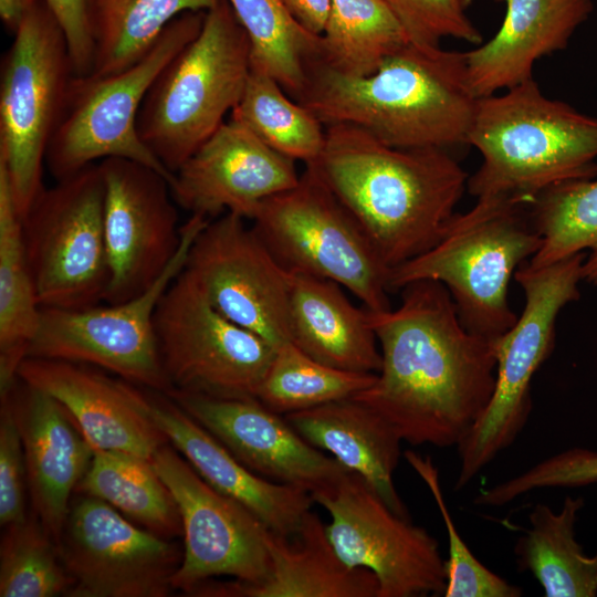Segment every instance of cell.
Returning <instances> with one entry per match:
<instances>
[{
    "label": "cell",
    "mask_w": 597,
    "mask_h": 597,
    "mask_svg": "<svg viewBox=\"0 0 597 597\" xmlns=\"http://www.w3.org/2000/svg\"><path fill=\"white\" fill-rule=\"evenodd\" d=\"M409 43L384 0H332L316 61L343 75L364 77Z\"/></svg>",
    "instance_id": "obj_32"
},
{
    "label": "cell",
    "mask_w": 597,
    "mask_h": 597,
    "mask_svg": "<svg viewBox=\"0 0 597 597\" xmlns=\"http://www.w3.org/2000/svg\"><path fill=\"white\" fill-rule=\"evenodd\" d=\"M289 273L291 343L325 365L377 374L381 355L368 311L356 307L334 281Z\"/></svg>",
    "instance_id": "obj_27"
},
{
    "label": "cell",
    "mask_w": 597,
    "mask_h": 597,
    "mask_svg": "<svg viewBox=\"0 0 597 597\" xmlns=\"http://www.w3.org/2000/svg\"><path fill=\"white\" fill-rule=\"evenodd\" d=\"M27 465L20 430L8 397L0 412V524L6 527L27 519Z\"/></svg>",
    "instance_id": "obj_41"
},
{
    "label": "cell",
    "mask_w": 597,
    "mask_h": 597,
    "mask_svg": "<svg viewBox=\"0 0 597 597\" xmlns=\"http://www.w3.org/2000/svg\"><path fill=\"white\" fill-rule=\"evenodd\" d=\"M300 175L293 159L230 118L175 172L170 190L190 214L251 220L262 201L294 187Z\"/></svg>",
    "instance_id": "obj_20"
},
{
    "label": "cell",
    "mask_w": 597,
    "mask_h": 597,
    "mask_svg": "<svg viewBox=\"0 0 597 597\" xmlns=\"http://www.w3.org/2000/svg\"><path fill=\"white\" fill-rule=\"evenodd\" d=\"M541 244L530 205L478 198L470 210L452 214L432 247L389 272V290L421 280L439 282L465 328L494 342L517 320L509 304V283Z\"/></svg>",
    "instance_id": "obj_5"
},
{
    "label": "cell",
    "mask_w": 597,
    "mask_h": 597,
    "mask_svg": "<svg viewBox=\"0 0 597 597\" xmlns=\"http://www.w3.org/2000/svg\"><path fill=\"white\" fill-rule=\"evenodd\" d=\"M404 28L409 42L440 46L443 38L471 44L481 42V33L464 13L458 0H384Z\"/></svg>",
    "instance_id": "obj_40"
},
{
    "label": "cell",
    "mask_w": 597,
    "mask_h": 597,
    "mask_svg": "<svg viewBox=\"0 0 597 597\" xmlns=\"http://www.w3.org/2000/svg\"><path fill=\"white\" fill-rule=\"evenodd\" d=\"M293 18L308 32L322 35L332 0H282Z\"/></svg>",
    "instance_id": "obj_43"
},
{
    "label": "cell",
    "mask_w": 597,
    "mask_h": 597,
    "mask_svg": "<svg viewBox=\"0 0 597 597\" xmlns=\"http://www.w3.org/2000/svg\"><path fill=\"white\" fill-rule=\"evenodd\" d=\"M57 547L70 597H165L182 558L176 544L86 494L71 505Z\"/></svg>",
    "instance_id": "obj_15"
},
{
    "label": "cell",
    "mask_w": 597,
    "mask_h": 597,
    "mask_svg": "<svg viewBox=\"0 0 597 597\" xmlns=\"http://www.w3.org/2000/svg\"><path fill=\"white\" fill-rule=\"evenodd\" d=\"M399 291L398 307L367 310L381 367L354 398L381 415L402 441L457 447L492 397L493 342L465 328L441 283L421 280Z\"/></svg>",
    "instance_id": "obj_1"
},
{
    "label": "cell",
    "mask_w": 597,
    "mask_h": 597,
    "mask_svg": "<svg viewBox=\"0 0 597 597\" xmlns=\"http://www.w3.org/2000/svg\"><path fill=\"white\" fill-rule=\"evenodd\" d=\"M76 489L81 494L108 503L161 537L182 534L175 499L150 460L125 452L94 450Z\"/></svg>",
    "instance_id": "obj_31"
},
{
    "label": "cell",
    "mask_w": 597,
    "mask_h": 597,
    "mask_svg": "<svg viewBox=\"0 0 597 597\" xmlns=\"http://www.w3.org/2000/svg\"><path fill=\"white\" fill-rule=\"evenodd\" d=\"M250 42L251 70L272 76L297 100L308 66L321 54V35L304 29L282 0H228Z\"/></svg>",
    "instance_id": "obj_33"
},
{
    "label": "cell",
    "mask_w": 597,
    "mask_h": 597,
    "mask_svg": "<svg viewBox=\"0 0 597 597\" xmlns=\"http://www.w3.org/2000/svg\"><path fill=\"white\" fill-rule=\"evenodd\" d=\"M467 145L482 161L467 189L531 205L559 184L597 177V117L547 97L534 78L478 98Z\"/></svg>",
    "instance_id": "obj_4"
},
{
    "label": "cell",
    "mask_w": 597,
    "mask_h": 597,
    "mask_svg": "<svg viewBox=\"0 0 597 597\" xmlns=\"http://www.w3.org/2000/svg\"><path fill=\"white\" fill-rule=\"evenodd\" d=\"M376 376L325 365L287 342L275 348L255 398L271 410L285 416L354 398L370 387Z\"/></svg>",
    "instance_id": "obj_36"
},
{
    "label": "cell",
    "mask_w": 597,
    "mask_h": 597,
    "mask_svg": "<svg viewBox=\"0 0 597 597\" xmlns=\"http://www.w3.org/2000/svg\"><path fill=\"white\" fill-rule=\"evenodd\" d=\"M325 136L314 165L389 271L438 241L469 179L449 150L389 146L347 124Z\"/></svg>",
    "instance_id": "obj_2"
},
{
    "label": "cell",
    "mask_w": 597,
    "mask_h": 597,
    "mask_svg": "<svg viewBox=\"0 0 597 597\" xmlns=\"http://www.w3.org/2000/svg\"><path fill=\"white\" fill-rule=\"evenodd\" d=\"M209 221L190 214L180 228L181 241L174 259L156 282L136 297L80 310L42 308L27 357L87 364L129 383L164 394L170 391L172 385L155 331V312L163 294L185 269L193 241Z\"/></svg>",
    "instance_id": "obj_12"
},
{
    "label": "cell",
    "mask_w": 597,
    "mask_h": 597,
    "mask_svg": "<svg viewBox=\"0 0 597 597\" xmlns=\"http://www.w3.org/2000/svg\"><path fill=\"white\" fill-rule=\"evenodd\" d=\"M597 482V451L573 448L554 454L524 472L481 491L476 505L499 507L527 492L546 488H578Z\"/></svg>",
    "instance_id": "obj_39"
},
{
    "label": "cell",
    "mask_w": 597,
    "mask_h": 597,
    "mask_svg": "<svg viewBox=\"0 0 597 597\" xmlns=\"http://www.w3.org/2000/svg\"><path fill=\"white\" fill-rule=\"evenodd\" d=\"M504 20L488 42L465 52L468 83L478 98L533 78L535 63L566 49L593 10L591 0H495Z\"/></svg>",
    "instance_id": "obj_25"
},
{
    "label": "cell",
    "mask_w": 597,
    "mask_h": 597,
    "mask_svg": "<svg viewBox=\"0 0 597 597\" xmlns=\"http://www.w3.org/2000/svg\"><path fill=\"white\" fill-rule=\"evenodd\" d=\"M6 397L22 439L32 512L57 545L70 499L90 467L94 449L67 410L49 394L23 383Z\"/></svg>",
    "instance_id": "obj_22"
},
{
    "label": "cell",
    "mask_w": 597,
    "mask_h": 597,
    "mask_svg": "<svg viewBox=\"0 0 597 597\" xmlns=\"http://www.w3.org/2000/svg\"><path fill=\"white\" fill-rule=\"evenodd\" d=\"M176 450V449H175ZM160 447L153 465L178 506L184 535L174 589L188 595L218 576L255 584L270 567L268 527L247 507L207 483L179 452Z\"/></svg>",
    "instance_id": "obj_16"
},
{
    "label": "cell",
    "mask_w": 597,
    "mask_h": 597,
    "mask_svg": "<svg viewBox=\"0 0 597 597\" xmlns=\"http://www.w3.org/2000/svg\"><path fill=\"white\" fill-rule=\"evenodd\" d=\"M150 402L167 441L207 483L247 507L270 531L286 536L298 531L313 502L307 491L250 470L170 398L150 397Z\"/></svg>",
    "instance_id": "obj_24"
},
{
    "label": "cell",
    "mask_w": 597,
    "mask_h": 597,
    "mask_svg": "<svg viewBox=\"0 0 597 597\" xmlns=\"http://www.w3.org/2000/svg\"><path fill=\"white\" fill-rule=\"evenodd\" d=\"M98 165L111 271L104 302L117 304L142 294L164 273L179 249L181 226L169 181L160 172L121 157Z\"/></svg>",
    "instance_id": "obj_18"
},
{
    "label": "cell",
    "mask_w": 597,
    "mask_h": 597,
    "mask_svg": "<svg viewBox=\"0 0 597 597\" xmlns=\"http://www.w3.org/2000/svg\"><path fill=\"white\" fill-rule=\"evenodd\" d=\"M405 459L429 489L442 517L449 543L446 561L447 586L444 597H520L522 588L509 583L484 566L470 551L458 532L448 510L438 468L429 455L407 450Z\"/></svg>",
    "instance_id": "obj_38"
},
{
    "label": "cell",
    "mask_w": 597,
    "mask_h": 597,
    "mask_svg": "<svg viewBox=\"0 0 597 597\" xmlns=\"http://www.w3.org/2000/svg\"><path fill=\"white\" fill-rule=\"evenodd\" d=\"M311 496L331 517L326 532L341 559L376 576L377 597L443 596L446 561L437 538L395 513L362 476L348 471Z\"/></svg>",
    "instance_id": "obj_14"
},
{
    "label": "cell",
    "mask_w": 597,
    "mask_h": 597,
    "mask_svg": "<svg viewBox=\"0 0 597 597\" xmlns=\"http://www.w3.org/2000/svg\"><path fill=\"white\" fill-rule=\"evenodd\" d=\"M207 11L185 12L132 66L109 75L74 76L50 139L45 165L56 180L109 157L147 165L169 185L175 175L145 146L137 132L143 101L161 70L201 32Z\"/></svg>",
    "instance_id": "obj_7"
},
{
    "label": "cell",
    "mask_w": 597,
    "mask_h": 597,
    "mask_svg": "<svg viewBox=\"0 0 597 597\" xmlns=\"http://www.w3.org/2000/svg\"><path fill=\"white\" fill-rule=\"evenodd\" d=\"M458 1L461 3V6H462L464 9H467V8L471 4V2H472L473 0H458Z\"/></svg>",
    "instance_id": "obj_45"
},
{
    "label": "cell",
    "mask_w": 597,
    "mask_h": 597,
    "mask_svg": "<svg viewBox=\"0 0 597 597\" xmlns=\"http://www.w3.org/2000/svg\"><path fill=\"white\" fill-rule=\"evenodd\" d=\"M155 331L172 389L216 397H255L275 350L219 313L185 269L157 305Z\"/></svg>",
    "instance_id": "obj_13"
},
{
    "label": "cell",
    "mask_w": 597,
    "mask_h": 597,
    "mask_svg": "<svg viewBox=\"0 0 597 597\" xmlns=\"http://www.w3.org/2000/svg\"><path fill=\"white\" fill-rule=\"evenodd\" d=\"M585 255L537 269L525 262L516 270L514 279L524 292L525 305L514 325L493 342L495 386L485 410L457 446V491L509 448L526 425L533 376L553 350L559 312L579 297Z\"/></svg>",
    "instance_id": "obj_8"
},
{
    "label": "cell",
    "mask_w": 597,
    "mask_h": 597,
    "mask_svg": "<svg viewBox=\"0 0 597 597\" xmlns=\"http://www.w3.org/2000/svg\"><path fill=\"white\" fill-rule=\"evenodd\" d=\"M296 101L324 126L353 125L398 148L449 150L467 145L478 97L465 52L409 43L364 77L312 62Z\"/></svg>",
    "instance_id": "obj_3"
},
{
    "label": "cell",
    "mask_w": 597,
    "mask_h": 597,
    "mask_svg": "<svg viewBox=\"0 0 597 597\" xmlns=\"http://www.w3.org/2000/svg\"><path fill=\"white\" fill-rule=\"evenodd\" d=\"M39 0H0V18L13 35Z\"/></svg>",
    "instance_id": "obj_44"
},
{
    "label": "cell",
    "mask_w": 597,
    "mask_h": 597,
    "mask_svg": "<svg viewBox=\"0 0 597 597\" xmlns=\"http://www.w3.org/2000/svg\"><path fill=\"white\" fill-rule=\"evenodd\" d=\"M279 154L315 164L325 146V126L303 104L292 101L264 72L251 70L242 97L230 115Z\"/></svg>",
    "instance_id": "obj_35"
},
{
    "label": "cell",
    "mask_w": 597,
    "mask_h": 597,
    "mask_svg": "<svg viewBox=\"0 0 597 597\" xmlns=\"http://www.w3.org/2000/svg\"><path fill=\"white\" fill-rule=\"evenodd\" d=\"M61 25L69 46L75 76L88 75L93 66L86 0H45Z\"/></svg>",
    "instance_id": "obj_42"
},
{
    "label": "cell",
    "mask_w": 597,
    "mask_h": 597,
    "mask_svg": "<svg viewBox=\"0 0 597 597\" xmlns=\"http://www.w3.org/2000/svg\"><path fill=\"white\" fill-rule=\"evenodd\" d=\"M219 0H86L93 41L91 75L121 72L138 62L165 28L185 12L208 11Z\"/></svg>",
    "instance_id": "obj_30"
},
{
    "label": "cell",
    "mask_w": 597,
    "mask_h": 597,
    "mask_svg": "<svg viewBox=\"0 0 597 597\" xmlns=\"http://www.w3.org/2000/svg\"><path fill=\"white\" fill-rule=\"evenodd\" d=\"M251 221L286 271L334 281L370 312L391 308L389 269L314 164L294 187L262 201Z\"/></svg>",
    "instance_id": "obj_9"
},
{
    "label": "cell",
    "mask_w": 597,
    "mask_h": 597,
    "mask_svg": "<svg viewBox=\"0 0 597 597\" xmlns=\"http://www.w3.org/2000/svg\"><path fill=\"white\" fill-rule=\"evenodd\" d=\"M284 417L310 444L328 451L346 470L362 476L395 513L410 519L392 481L402 439L381 415L347 398Z\"/></svg>",
    "instance_id": "obj_26"
},
{
    "label": "cell",
    "mask_w": 597,
    "mask_h": 597,
    "mask_svg": "<svg viewBox=\"0 0 597 597\" xmlns=\"http://www.w3.org/2000/svg\"><path fill=\"white\" fill-rule=\"evenodd\" d=\"M74 76L63 30L39 0L13 35L0 72V163L21 220L45 188L46 149Z\"/></svg>",
    "instance_id": "obj_10"
},
{
    "label": "cell",
    "mask_w": 597,
    "mask_h": 597,
    "mask_svg": "<svg viewBox=\"0 0 597 597\" xmlns=\"http://www.w3.org/2000/svg\"><path fill=\"white\" fill-rule=\"evenodd\" d=\"M4 528L0 546V596H66L73 579L39 517L32 512L25 520Z\"/></svg>",
    "instance_id": "obj_37"
},
{
    "label": "cell",
    "mask_w": 597,
    "mask_h": 597,
    "mask_svg": "<svg viewBox=\"0 0 597 597\" xmlns=\"http://www.w3.org/2000/svg\"><path fill=\"white\" fill-rule=\"evenodd\" d=\"M583 498L566 496L559 512L537 503L530 513V528L514 545L517 568L530 572L546 597H595L597 553L588 556L575 537Z\"/></svg>",
    "instance_id": "obj_29"
},
{
    "label": "cell",
    "mask_w": 597,
    "mask_h": 597,
    "mask_svg": "<svg viewBox=\"0 0 597 597\" xmlns=\"http://www.w3.org/2000/svg\"><path fill=\"white\" fill-rule=\"evenodd\" d=\"M165 395L245 467L268 480L312 494L348 472L255 397H216L175 388Z\"/></svg>",
    "instance_id": "obj_19"
},
{
    "label": "cell",
    "mask_w": 597,
    "mask_h": 597,
    "mask_svg": "<svg viewBox=\"0 0 597 597\" xmlns=\"http://www.w3.org/2000/svg\"><path fill=\"white\" fill-rule=\"evenodd\" d=\"M530 211L542 244L526 263L537 269L586 253L583 281L597 285V178L552 187L535 198Z\"/></svg>",
    "instance_id": "obj_34"
},
{
    "label": "cell",
    "mask_w": 597,
    "mask_h": 597,
    "mask_svg": "<svg viewBox=\"0 0 597 597\" xmlns=\"http://www.w3.org/2000/svg\"><path fill=\"white\" fill-rule=\"evenodd\" d=\"M18 379L56 399L94 450L151 461L168 442L153 418L150 398L129 381L112 378L92 365L27 357Z\"/></svg>",
    "instance_id": "obj_21"
},
{
    "label": "cell",
    "mask_w": 597,
    "mask_h": 597,
    "mask_svg": "<svg viewBox=\"0 0 597 597\" xmlns=\"http://www.w3.org/2000/svg\"><path fill=\"white\" fill-rule=\"evenodd\" d=\"M266 577L255 584L207 580L189 596L198 597H377L378 582L366 568L350 567L333 547L326 525L311 510L290 536L268 530Z\"/></svg>",
    "instance_id": "obj_23"
},
{
    "label": "cell",
    "mask_w": 597,
    "mask_h": 597,
    "mask_svg": "<svg viewBox=\"0 0 597 597\" xmlns=\"http://www.w3.org/2000/svg\"><path fill=\"white\" fill-rule=\"evenodd\" d=\"M250 71L249 38L228 0H219L149 87L137 115L139 138L175 175L238 105Z\"/></svg>",
    "instance_id": "obj_6"
},
{
    "label": "cell",
    "mask_w": 597,
    "mask_h": 597,
    "mask_svg": "<svg viewBox=\"0 0 597 597\" xmlns=\"http://www.w3.org/2000/svg\"><path fill=\"white\" fill-rule=\"evenodd\" d=\"M10 178L0 163V395L15 386L41 318Z\"/></svg>",
    "instance_id": "obj_28"
},
{
    "label": "cell",
    "mask_w": 597,
    "mask_h": 597,
    "mask_svg": "<svg viewBox=\"0 0 597 597\" xmlns=\"http://www.w3.org/2000/svg\"><path fill=\"white\" fill-rule=\"evenodd\" d=\"M104 198L100 165L92 164L44 188L22 219L42 308L80 310L104 302L111 277Z\"/></svg>",
    "instance_id": "obj_11"
},
{
    "label": "cell",
    "mask_w": 597,
    "mask_h": 597,
    "mask_svg": "<svg viewBox=\"0 0 597 597\" xmlns=\"http://www.w3.org/2000/svg\"><path fill=\"white\" fill-rule=\"evenodd\" d=\"M245 220L230 212L210 220L185 271L219 313L276 348L291 342L290 273Z\"/></svg>",
    "instance_id": "obj_17"
}]
</instances>
